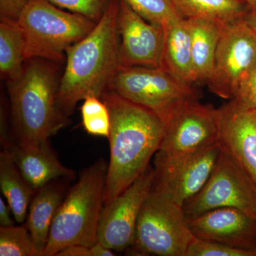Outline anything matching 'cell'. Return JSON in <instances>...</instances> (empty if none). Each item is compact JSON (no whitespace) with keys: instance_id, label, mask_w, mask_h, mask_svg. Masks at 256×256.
Here are the masks:
<instances>
[{"instance_id":"6da1fadb","label":"cell","mask_w":256,"mask_h":256,"mask_svg":"<svg viewBox=\"0 0 256 256\" xmlns=\"http://www.w3.org/2000/svg\"><path fill=\"white\" fill-rule=\"evenodd\" d=\"M110 116V160L104 206L132 184L150 164L164 137L165 124L148 108L108 90L101 97Z\"/></svg>"},{"instance_id":"7a4b0ae2","label":"cell","mask_w":256,"mask_h":256,"mask_svg":"<svg viewBox=\"0 0 256 256\" xmlns=\"http://www.w3.org/2000/svg\"><path fill=\"white\" fill-rule=\"evenodd\" d=\"M119 0H110L90 33L68 48L60 78L57 106L66 116L79 101L100 98L119 68Z\"/></svg>"},{"instance_id":"3957f363","label":"cell","mask_w":256,"mask_h":256,"mask_svg":"<svg viewBox=\"0 0 256 256\" xmlns=\"http://www.w3.org/2000/svg\"><path fill=\"white\" fill-rule=\"evenodd\" d=\"M60 78L56 64L34 58L26 60L18 78L8 82L15 142L32 146L50 142L69 124L57 106Z\"/></svg>"},{"instance_id":"277c9868","label":"cell","mask_w":256,"mask_h":256,"mask_svg":"<svg viewBox=\"0 0 256 256\" xmlns=\"http://www.w3.org/2000/svg\"><path fill=\"white\" fill-rule=\"evenodd\" d=\"M108 165L100 159L82 170L56 214L43 256H56L69 246L92 247L98 242Z\"/></svg>"},{"instance_id":"5b68a950","label":"cell","mask_w":256,"mask_h":256,"mask_svg":"<svg viewBox=\"0 0 256 256\" xmlns=\"http://www.w3.org/2000/svg\"><path fill=\"white\" fill-rule=\"evenodd\" d=\"M25 42V58L63 62L70 46L90 33L96 22L65 12L47 0H28L18 20Z\"/></svg>"},{"instance_id":"8992f818","label":"cell","mask_w":256,"mask_h":256,"mask_svg":"<svg viewBox=\"0 0 256 256\" xmlns=\"http://www.w3.org/2000/svg\"><path fill=\"white\" fill-rule=\"evenodd\" d=\"M194 238L183 207L153 184L140 212L134 242L127 252L134 256H186Z\"/></svg>"},{"instance_id":"52a82bcc","label":"cell","mask_w":256,"mask_h":256,"mask_svg":"<svg viewBox=\"0 0 256 256\" xmlns=\"http://www.w3.org/2000/svg\"><path fill=\"white\" fill-rule=\"evenodd\" d=\"M108 90L152 110L164 124L185 102L198 98L193 87L162 68L148 67L119 66Z\"/></svg>"},{"instance_id":"ba28073f","label":"cell","mask_w":256,"mask_h":256,"mask_svg":"<svg viewBox=\"0 0 256 256\" xmlns=\"http://www.w3.org/2000/svg\"><path fill=\"white\" fill-rule=\"evenodd\" d=\"M226 207L238 208L256 218L255 188L232 156L223 149L204 186L183 208L188 220H191L208 210Z\"/></svg>"},{"instance_id":"9c48e42d","label":"cell","mask_w":256,"mask_h":256,"mask_svg":"<svg viewBox=\"0 0 256 256\" xmlns=\"http://www.w3.org/2000/svg\"><path fill=\"white\" fill-rule=\"evenodd\" d=\"M222 152L218 141L182 156H168L156 153L153 184L183 207L204 186Z\"/></svg>"},{"instance_id":"30bf717a","label":"cell","mask_w":256,"mask_h":256,"mask_svg":"<svg viewBox=\"0 0 256 256\" xmlns=\"http://www.w3.org/2000/svg\"><path fill=\"white\" fill-rule=\"evenodd\" d=\"M256 58V32L245 18L222 28L214 65L206 85L222 98L232 100Z\"/></svg>"},{"instance_id":"8fae6325","label":"cell","mask_w":256,"mask_h":256,"mask_svg":"<svg viewBox=\"0 0 256 256\" xmlns=\"http://www.w3.org/2000/svg\"><path fill=\"white\" fill-rule=\"evenodd\" d=\"M220 110L198 98L188 101L165 124L159 150L161 156L190 154L220 141Z\"/></svg>"},{"instance_id":"7c38bea8","label":"cell","mask_w":256,"mask_h":256,"mask_svg":"<svg viewBox=\"0 0 256 256\" xmlns=\"http://www.w3.org/2000/svg\"><path fill=\"white\" fill-rule=\"evenodd\" d=\"M154 168L150 164L129 188L104 206L98 242L116 252L132 247L140 212L154 183Z\"/></svg>"},{"instance_id":"4fadbf2b","label":"cell","mask_w":256,"mask_h":256,"mask_svg":"<svg viewBox=\"0 0 256 256\" xmlns=\"http://www.w3.org/2000/svg\"><path fill=\"white\" fill-rule=\"evenodd\" d=\"M120 66L161 68L164 45L162 26L149 22L119 0Z\"/></svg>"},{"instance_id":"5bb4252c","label":"cell","mask_w":256,"mask_h":256,"mask_svg":"<svg viewBox=\"0 0 256 256\" xmlns=\"http://www.w3.org/2000/svg\"><path fill=\"white\" fill-rule=\"evenodd\" d=\"M220 110V142L252 184L256 192V110L237 99Z\"/></svg>"},{"instance_id":"9a60e30c","label":"cell","mask_w":256,"mask_h":256,"mask_svg":"<svg viewBox=\"0 0 256 256\" xmlns=\"http://www.w3.org/2000/svg\"><path fill=\"white\" fill-rule=\"evenodd\" d=\"M188 226L195 238L256 250V218L238 208L208 210L188 220Z\"/></svg>"},{"instance_id":"2e32d148","label":"cell","mask_w":256,"mask_h":256,"mask_svg":"<svg viewBox=\"0 0 256 256\" xmlns=\"http://www.w3.org/2000/svg\"><path fill=\"white\" fill-rule=\"evenodd\" d=\"M2 148L9 150L20 172L35 191L54 180L75 176L73 170L60 163L50 142L32 146L10 142Z\"/></svg>"},{"instance_id":"e0dca14e","label":"cell","mask_w":256,"mask_h":256,"mask_svg":"<svg viewBox=\"0 0 256 256\" xmlns=\"http://www.w3.org/2000/svg\"><path fill=\"white\" fill-rule=\"evenodd\" d=\"M68 180H54L37 190L32 198L26 224L34 244L36 256H43L56 214L68 191Z\"/></svg>"},{"instance_id":"ac0fdd59","label":"cell","mask_w":256,"mask_h":256,"mask_svg":"<svg viewBox=\"0 0 256 256\" xmlns=\"http://www.w3.org/2000/svg\"><path fill=\"white\" fill-rule=\"evenodd\" d=\"M164 45L161 68L188 86L197 84L188 20L182 18L164 28Z\"/></svg>"},{"instance_id":"d6986e66","label":"cell","mask_w":256,"mask_h":256,"mask_svg":"<svg viewBox=\"0 0 256 256\" xmlns=\"http://www.w3.org/2000/svg\"><path fill=\"white\" fill-rule=\"evenodd\" d=\"M185 20H200L226 26L252 13L244 0H170Z\"/></svg>"},{"instance_id":"ffe728a7","label":"cell","mask_w":256,"mask_h":256,"mask_svg":"<svg viewBox=\"0 0 256 256\" xmlns=\"http://www.w3.org/2000/svg\"><path fill=\"white\" fill-rule=\"evenodd\" d=\"M0 188L11 208L15 222L23 224L36 191L20 172L8 148H3L0 152Z\"/></svg>"},{"instance_id":"44dd1931","label":"cell","mask_w":256,"mask_h":256,"mask_svg":"<svg viewBox=\"0 0 256 256\" xmlns=\"http://www.w3.org/2000/svg\"><path fill=\"white\" fill-rule=\"evenodd\" d=\"M191 34L192 54L197 84H206L212 72L222 28L218 24L188 20Z\"/></svg>"},{"instance_id":"7402d4cb","label":"cell","mask_w":256,"mask_h":256,"mask_svg":"<svg viewBox=\"0 0 256 256\" xmlns=\"http://www.w3.org/2000/svg\"><path fill=\"white\" fill-rule=\"evenodd\" d=\"M25 62V42L18 21L1 20L0 22V72L8 82L22 74Z\"/></svg>"},{"instance_id":"603a6c76","label":"cell","mask_w":256,"mask_h":256,"mask_svg":"<svg viewBox=\"0 0 256 256\" xmlns=\"http://www.w3.org/2000/svg\"><path fill=\"white\" fill-rule=\"evenodd\" d=\"M0 256H36L34 244L26 223L0 226Z\"/></svg>"},{"instance_id":"cb8c5ba5","label":"cell","mask_w":256,"mask_h":256,"mask_svg":"<svg viewBox=\"0 0 256 256\" xmlns=\"http://www.w3.org/2000/svg\"><path fill=\"white\" fill-rule=\"evenodd\" d=\"M149 22L163 28L184 18L170 0H124Z\"/></svg>"},{"instance_id":"d4e9b609","label":"cell","mask_w":256,"mask_h":256,"mask_svg":"<svg viewBox=\"0 0 256 256\" xmlns=\"http://www.w3.org/2000/svg\"><path fill=\"white\" fill-rule=\"evenodd\" d=\"M80 112L82 127L89 134L108 138L110 130V112L100 98L89 96L84 99Z\"/></svg>"},{"instance_id":"484cf974","label":"cell","mask_w":256,"mask_h":256,"mask_svg":"<svg viewBox=\"0 0 256 256\" xmlns=\"http://www.w3.org/2000/svg\"><path fill=\"white\" fill-rule=\"evenodd\" d=\"M186 256H256V250H240L194 238L188 246Z\"/></svg>"},{"instance_id":"4316f807","label":"cell","mask_w":256,"mask_h":256,"mask_svg":"<svg viewBox=\"0 0 256 256\" xmlns=\"http://www.w3.org/2000/svg\"><path fill=\"white\" fill-rule=\"evenodd\" d=\"M58 8L84 15L97 23L110 0H47Z\"/></svg>"},{"instance_id":"83f0119b","label":"cell","mask_w":256,"mask_h":256,"mask_svg":"<svg viewBox=\"0 0 256 256\" xmlns=\"http://www.w3.org/2000/svg\"><path fill=\"white\" fill-rule=\"evenodd\" d=\"M236 99L256 110V58L239 84Z\"/></svg>"},{"instance_id":"f1b7e54d","label":"cell","mask_w":256,"mask_h":256,"mask_svg":"<svg viewBox=\"0 0 256 256\" xmlns=\"http://www.w3.org/2000/svg\"><path fill=\"white\" fill-rule=\"evenodd\" d=\"M28 0H0V18L18 21Z\"/></svg>"},{"instance_id":"f546056e","label":"cell","mask_w":256,"mask_h":256,"mask_svg":"<svg viewBox=\"0 0 256 256\" xmlns=\"http://www.w3.org/2000/svg\"><path fill=\"white\" fill-rule=\"evenodd\" d=\"M56 256H92L90 247L82 245H72L60 250Z\"/></svg>"},{"instance_id":"4dcf8cb0","label":"cell","mask_w":256,"mask_h":256,"mask_svg":"<svg viewBox=\"0 0 256 256\" xmlns=\"http://www.w3.org/2000/svg\"><path fill=\"white\" fill-rule=\"evenodd\" d=\"M12 212L8 204L5 202L2 196L0 197V226H11L14 225Z\"/></svg>"},{"instance_id":"1f68e13d","label":"cell","mask_w":256,"mask_h":256,"mask_svg":"<svg viewBox=\"0 0 256 256\" xmlns=\"http://www.w3.org/2000/svg\"><path fill=\"white\" fill-rule=\"evenodd\" d=\"M92 256H116V252L112 249L102 245L98 242L90 247Z\"/></svg>"},{"instance_id":"d6a6232c","label":"cell","mask_w":256,"mask_h":256,"mask_svg":"<svg viewBox=\"0 0 256 256\" xmlns=\"http://www.w3.org/2000/svg\"><path fill=\"white\" fill-rule=\"evenodd\" d=\"M245 20L246 22L248 24L249 26L254 28L256 32V12L250 13V14L248 15Z\"/></svg>"},{"instance_id":"836d02e7","label":"cell","mask_w":256,"mask_h":256,"mask_svg":"<svg viewBox=\"0 0 256 256\" xmlns=\"http://www.w3.org/2000/svg\"><path fill=\"white\" fill-rule=\"evenodd\" d=\"M250 6L252 13L256 12V0H244Z\"/></svg>"}]
</instances>
